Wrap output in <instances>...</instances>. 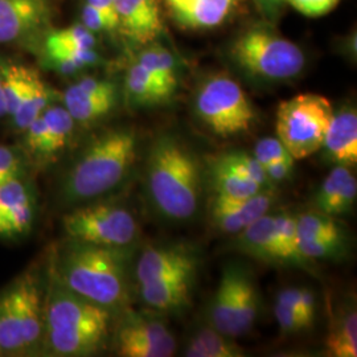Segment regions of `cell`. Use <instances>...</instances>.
<instances>
[{"label":"cell","mask_w":357,"mask_h":357,"mask_svg":"<svg viewBox=\"0 0 357 357\" xmlns=\"http://www.w3.org/2000/svg\"><path fill=\"white\" fill-rule=\"evenodd\" d=\"M112 321L113 311L73 293L48 268L43 354L61 357L96 355L106 344Z\"/></svg>","instance_id":"cell-1"},{"label":"cell","mask_w":357,"mask_h":357,"mask_svg":"<svg viewBox=\"0 0 357 357\" xmlns=\"http://www.w3.org/2000/svg\"><path fill=\"white\" fill-rule=\"evenodd\" d=\"M128 248H110L68 238L53 250L50 268L69 290L114 311L128 299Z\"/></svg>","instance_id":"cell-2"},{"label":"cell","mask_w":357,"mask_h":357,"mask_svg":"<svg viewBox=\"0 0 357 357\" xmlns=\"http://www.w3.org/2000/svg\"><path fill=\"white\" fill-rule=\"evenodd\" d=\"M137 151V135L128 128L96 137L66 171L59 192L61 203H89L119 187L135 165Z\"/></svg>","instance_id":"cell-3"},{"label":"cell","mask_w":357,"mask_h":357,"mask_svg":"<svg viewBox=\"0 0 357 357\" xmlns=\"http://www.w3.org/2000/svg\"><path fill=\"white\" fill-rule=\"evenodd\" d=\"M146 162V187L156 211L178 221L195 216L202 171L191 150L175 137L162 135L153 142Z\"/></svg>","instance_id":"cell-4"},{"label":"cell","mask_w":357,"mask_h":357,"mask_svg":"<svg viewBox=\"0 0 357 357\" xmlns=\"http://www.w3.org/2000/svg\"><path fill=\"white\" fill-rule=\"evenodd\" d=\"M333 116L330 100L314 93L298 94L282 101L277 110V138L284 144L294 160L318 153Z\"/></svg>","instance_id":"cell-5"},{"label":"cell","mask_w":357,"mask_h":357,"mask_svg":"<svg viewBox=\"0 0 357 357\" xmlns=\"http://www.w3.org/2000/svg\"><path fill=\"white\" fill-rule=\"evenodd\" d=\"M230 56L243 72L268 81L298 76L305 68V54L293 41L266 29H249L234 40Z\"/></svg>","instance_id":"cell-6"},{"label":"cell","mask_w":357,"mask_h":357,"mask_svg":"<svg viewBox=\"0 0 357 357\" xmlns=\"http://www.w3.org/2000/svg\"><path fill=\"white\" fill-rule=\"evenodd\" d=\"M196 112L221 138L248 132L255 121V107L238 82L227 75L205 79L196 96Z\"/></svg>","instance_id":"cell-7"},{"label":"cell","mask_w":357,"mask_h":357,"mask_svg":"<svg viewBox=\"0 0 357 357\" xmlns=\"http://www.w3.org/2000/svg\"><path fill=\"white\" fill-rule=\"evenodd\" d=\"M70 240L110 248H130L138 237V222L125 206L112 203L79 205L63 218Z\"/></svg>","instance_id":"cell-8"},{"label":"cell","mask_w":357,"mask_h":357,"mask_svg":"<svg viewBox=\"0 0 357 357\" xmlns=\"http://www.w3.org/2000/svg\"><path fill=\"white\" fill-rule=\"evenodd\" d=\"M115 344L123 357H169L176 351V339L166 323L141 314H128L116 332Z\"/></svg>","instance_id":"cell-9"},{"label":"cell","mask_w":357,"mask_h":357,"mask_svg":"<svg viewBox=\"0 0 357 357\" xmlns=\"http://www.w3.org/2000/svg\"><path fill=\"white\" fill-rule=\"evenodd\" d=\"M199 255L185 243L147 248L137 261L135 280L139 284L165 281L175 277L196 275Z\"/></svg>","instance_id":"cell-10"},{"label":"cell","mask_w":357,"mask_h":357,"mask_svg":"<svg viewBox=\"0 0 357 357\" xmlns=\"http://www.w3.org/2000/svg\"><path fill=\"white\" fill-rule=\"evenodd\" d=\"M17 317L26 356L43 355L44 296L36 274L26 271L13 282Z\"/></svg>","instance_id":"cell-11"},{"label":"cell","mask_w":357,"mask_h":357,"mask_svg":"<svg viewBox=\"0 0 357 357\" xmlns=\"http://www.w3.org/2000/svg\"><path fill=\"white\" fill-rule=\"evenodd\" d=\"M36 217V196L26 176L0 184V238L26 236Z\"/></svg>","instance_id":"cell-12"},{"label":"cell","mask_w":357,"mask_h":357,"mask_svg":"<svg viewBox=\"0 0 357 357\" xmlns=\"http://www.w3.org/2000/svg\"><path fill=\"white\" fill-rule=\"evenodd\" d=\"M47 0H0V43L26 38L47 23Z\"/></svg>","instance_id":"cell-13"},{"label":"cell","mask_w":357,"mask_h":357,"mask_svg":"<svg viewBox=\"0 0 357 357\" xmlns=\"http://www.w3.org/2000/svg\"><path fill=\"white\" fill-rule=\"evenodd\" d=\"M118 26L137 44H150L162 33L158 0H114Z\"/></svg>","instance_id":"cell-14"},{"label":"cell","mask_w":357,"mask_h":357,"mask_svg":"<svg viewBox=\"0 0 357 357\" xmlns=\"http://www.w3.org/2000/svg\"><path fill=\"white\" fill-rule=\"evenodd\" d=\"M171 16L190 29L222 24L238 6V0H163Z\"/></svg>","instance_id":"cell-15"},{"label":"cell","mask_w":357,"mask_h":357,"mask_svg":"<svg viewBox=\"0 0 357 357\" xmlns=\"http://www.w3.org/2000/svg\"><path fill=\"white\" fill-rule=\"evenodd\" d=\"M323 147L333 162L352 167L357 163V114L354 107L333 113Z\"/></svg>","instance_id":"cell-16"},{"label":"cell","mask_w":357,"mask_h":357,"mask_svg":"<svg viewBox=\"0 0 357 357\" xmlns=\"http://www.w3.org/2000/svg\"><path fill=\"white\" fill-rule=\"evenodd\" d=\"M236 249L264 262L281 264L274 216L266 213L238 231Z\"/></svg>","instance_id":"cell-17"},{"label":"cell","mask_w":357,"mask_h":357,"mask_svg":"<svg viewBox=\"0 0 357 357\" xmlns=\"http://www.w3.org/2000/svg\"><path fill=\"white\" fill-rule=\"evenodd\" d=\"M274 202L273 192L270 188H264L231 209L211 208V217L213 225L225 233L237 234L257 218L266 215Z\"/></svg>","instance_id":"cell-18"},{"label":"cell","mask_w":357,"mask_h":357,"mask_svg":"<svg viewBox=\"0 0 357 357\" xmlns=\"http://www.w3.org/2000/svg\"><path fill=\"white\" fill-rule=\"evenodd\" d=\"M196 275L175 277L139 284L143 302L160 312H174L188 305Z\"/></svg>","instance_id":"cell-19"},{"label":"cell","mask_w":357,"mask_h":357,"mask_svg":"<svg viewBox=\"0 0 357 357\" xmlns=\"http://www.w3.org/2000/svg\"><path fill=\"white\" fill-rule=\"evenodd\" d=\"M238 266L231 265L224 268L216 293L209 307V323L217 331L234 336V307H236V283Z\"/></svg>","instance_id":"cell-20"},{"label":"cell","mask_w":357,"mask_h":357,"mask_svg":"<svg viewBox=\"0 0 357 357\" xmlns=\"http://www.w3.org/2000/svg\"><path fill=\"white\" fill-rule=\"evenodd\" d=\"M116 96H98L81 89L77 84L65 91V109L75 122L89 125L109 114L115 105Z\"/></svg>","instance_id":"cell-21"},{"label":"cell","mask_w":357,"mask_h":357,"mask_svg":"<svg viewBox=\"0 0 357 357\" xmlns=\"http://www.w3.org/2000/svg\"><path fill=\"white\" fill-rule=\"evenodd\" d=\"M0 356H26L13 284L0 294Z\"/></svg>","instance_id":"cell-22"},{"label":"cell","mask_w":357,"mask_h":357,"mask_svg":"<svg viewBox=\"0 0 357 357\" xmlns=\"http://www.w3.org/2000/svg\"><path fill=\"white\" fill-rule=\"evenodd\" d=\"M259 312V295L253 278L238 266L236 283L234 336H243L255 326Z\"/></svg>","instance_id":"cell-23"},{"label":"cell","mask_w":357,"mask_h":357,"mask_svg":"<svg viewBox=\"0 0 357 357\" xmlns=\"http://www.w3.org/2000/svg\"><path fill=\"white\" fill-rule=\"evenodd\" d=\"M125 90L128 102L137 106L159 105L172 97L138 61L128 68Z\"/></svg>","instance_id":"cell-24"},{"label":"cell","mask_w":357,"mask_h":357,"mask_svg":"<svg viewBox=\"0 0 357 357\" xmlns=\"http://www.w3.org/2000/svg\"><path fill=\"white\" fill-rule=\"evenodd\" d=\"M43 118L47 126V149H45V165L51 163L60 153L64 151L72 141L75 132V119L65 106L50 105Z\"/></svg>","instance_id":"cell-25"},{"label":"cell","mask_w":357,"mask_h":357,"mask_svg":"<svg viewBox=\"0 0 357 357\" xmlns=\"http://www.w3.org/2000/svg\"><path fill=\"white\" fill-rule=\"evenodd\" d=\"M188 357H243L245 351L237 344L233 337L215 327H202L192 336L185 349Z\"/></svg>","instance_id":"cell-26"},{"label":"cell","mask_w":357,"mask_h":357,"mask_svg":"<svg viewBox=\"0 0 357 357\" xmlns=\"http://www.w3.org/2000/svg\"><path fill=\"white\" fill-rule=\"evenodd\" d=\"M53 93L50 86L44 82L36 70L32 72L24 97L16 112L13 113V119L15 128L19 131L33 122L38 116L44 113V110L51 105Z\"/></svg>","instance_id":"cell-27"},{"label":"cell","mask_w":357,"mask_h":357,"mask_svg":"<svg viewBox=\"0 0 357 357\" xmlns=\"http://www.w3.org/2000/svg\"><path fill=\"white\" fill-rule=\"evenodd\" d=\"M326 351L333 357L357 356V314L354 307L347 308L332 321L326 337Z\"/></svg>","instance_id":"cell-28"},{"label":"cell","mask_w":357,"mask_h":357,"mask_svg":"<svg viewBox=\"0 0 357 357\" xmlns=\"http://www.w3.org/2000/svg\"><path fill=\"white\" fill-rule=\"evenodd\" d=\"M138 63L144 66L153 79L174 96L178 88V68L172 53L165 47L153 44L142 52Z\"/></svg>","instance_id":"cell-29"},{"label":"cell","mask_w":357,"mask_h":357,"mask_svg":"<svg viewBox=\"0 0 357 357\" xmlns=\"http://www.w3.org/2000/svg\"><path fill=\"white\" fill-rule=\"evenodd\" d=\"M211 178L217 196L231 199H246L264 190L259 184L249 178H243L233 172L229 167L221 163L217 158L211 160Z\"/></svg>","instance_id":"cell-30"},{"label":"cell","mask_w":357,"mask_h":357,"mask_svg":"<svg viewBox=\"0 0 357 357\" xmlns=\"http://www.w3.org/2000/svg\"><path fill=\"white\" fill-rule=\"evenodd\" d=\"M296 218V233L299 240L344 241L343 231L337 222L321 212H306Z\"/></svg>","instance_id":"cell-31"},{"label":"cell","mask_w":357,"mask_h":357,"mask_svg":"<svg viewBox=\"0 0 357 357\" xmlns=\"http://www.w3.org/2000/svg\"><path fill=\"white\" fill-rule=\"evenodd\" d=\"M33 69L23 65L7 64L0 68L1 90L7 115L13 116L22 102Z\"/></svg>","instance_id":"cell-32"},{"label":"cell","mask_w":357,"mask_h":357,"mask_svg":"<svg viewBox=\"0 0 357 357\" xmlns=\"http://www.w3.org/2000/svg\"><path fill=\"white\" fill-rule=\"evenodd\" d=\"M275 233L280 248L281 264L305 265L307 261L301 255L298 248V233H296V218L289 213H281L274 216Z\"/></svg>","instance_id":"cell-33"},{"label":"cell","mask_w":357,"mask_h":357,"mask_svg":"<svg viewBox=\"0 0 357 357\" xmlns=\"http://www.w3.org/2000/svg\"><path fill=\"white\" fill-rule=\"evenodd\" d=\"M217 159L229 167L233 172L245 178H249L259 184L264 188H270L271 183L268 181L266 172L264 166L255 159L253 155H248L246 153L233 151V153H224L221 156H217Z\"/></svg>","instance_id":"cell-34"},{"label":"cell","mask_w":357,"mask_h":357,"mask_svg":"<svg viewBox=\"0 0 357 357\" xmlns=\"http://www.w3.org/2000/svg\"><path fill=\"white\" fill-rule=\"evenodd\" d=\"M47 53L61 73H75L77 70L97 64L98 54L94 50H70V48H50Z\"/></svg>","instance_id":"cell-35"},{"label":"cell","mask_w":357,"mask_h":357,"mask_svg":"<svg viewBox=\"0 0 357 357\" xmlns=\"http://www.w3.org/2000/svg\"><path fill=\"white\" fill-rule=\"evenodd\" d=\"M96 45V38L86 26H68L64 29L56 31L51 33L45 48H70V50H93Z\"/></svg>","instance_id":"cell-36"},{"label":"cell","mask_w":357,"mask_h":357,"mask_svg":"<svg viewBox=\"0 0 357 357\" xmlns=\"http://www.w3.org/2000/svg\"><path fill=\"white\" fill-rule=\"evenodd\" d=\"M352 175L351 168L347 166L337 165L328 174V176L324 178L319 192L317 195L315 204L318 206L319 212L328 215L331 205L333 204L335 199L337 197L339 192L342 191L347 178ZM330 216V215H328Z\"/></svg>","instance_id":"cell-37"},{"label":"cell","mask_w":357,"mask_h":357,"mask_svg":"<svg viewBox=\"0 0 357 357\" xmlns=\"http://www.w3.org/2000/svg\"><path fill=\"white\" fill-rule=\"evenodd\" d=\"M29 165L22 149L0 144V184L26 176Z\"/></svg>","instance_id":"cell-38"},{"label":"cell","mask_w":357,"mask_h":357,"mask_svg":"<svg viewBox=\"0 0 357 357\" xmlns=\"http://www.w3.org/2000/svg\"><path fill=\"white\" fill-rule=\"evenodd\" d=\"M344 241H319V240H299L298 248L303 258L308 259H320L331 258L342 253Z\"/></svg>","instance_id":"cell-39"},{"label":"cell","mask_w":357,"mask_h":357,"mask_svg":"<svg viewBox=\"0 0 357 357\" xmlns=\"http://www.w3.org/2000/svg\"><path fill=\"white\" fill-rule=\"evenodd\" d=\"M253 156L264 167L268 163L278 160V159L293 158L287 151V149L284 147V144L278 138H273V137L262 138L261 141L258 142L255 144Z\"/></svg>","instance_id":"cell-40"},{"label":"cell","mask_w":357,"mask_h":357,"mask_svg":"<svg viewBox=\"0 0 357 357\" xmlns=\"http://www.w3.org/2000/svg\"><path fill=\"white\" fill-rule=\"evenodd\" d=\"M274 315L278 321L282 331L284 333H298L303 330H310V326L307 324L306 320L303 319L302 315L295 312L291 308L275 301L274 306Z\"/></svg>","instance_id":"cell-41"},{"label":"cell","mask_w":357,"mask_h":357,"mask_svg":"<svg viewBox=\"0 0 357 357\" xmlns=\"http://www.w3.org/2000/svg\"><path fill=\"white\" fill-rule=\"evenodd\" d=\"M356 197L357 181L355 175L352 174L349 178H347L342 191L339 192L337 197L335 199L328 215L332 217L339 216V215H344L347 212H349L356 202Z\"/></svg>","instance_id":"cell-42"},{"label":"cell","mask_w":357,"mask_h":357,"mask_svg":"<svg viewBox=\"0 0 357 357\" xmlns=\"http://www.w3.org/2000/svg\"><path fill=\"white\" fill-rule=\"evenodd\" d=\"M296 11L310 17H318L332 10L339 4L340 0H287Z\"/></svg>","instance_id":"cell-43"},{"label":"cell","mask_w":357,"mask_h":357,"mask_svg":"<svg viewBox=\"0 0 357 357\" xmlns=\"http://www.w3.org/2000/svg\"><path fill=\"white\" fill-rule=\"evenodd\" d=\"M294 160L293 158H283V159H278L273 163H268L265 168L266 176H268L270 183H280L291 175L294 169Z\"/></svg>","instance_id":"cell-44"},{"label":"cell","mask_w":357,"mask_h":357,"mask_svg":"<svg viewBox=\"0 0 357 357\" xmlns=\"http://www.w3.org/2000/svg\"><path fill=\"white\" fill-rule=\"evenodd\" d=\"M82 22H84V26H86L91 32L114 29V26H112V23L103 16L102 13L97 11L88 3L85 4V7L82 10Z\"/></svg>","instance_id":"cell-45"},{"label":"cell","mask_w":357,"mask_h":357,"mask_svg":"<svg viewBox=\"0 0 357 357\" xmlns=\"http://www.w3.org/2000/svg\"><path fill=\"white\" fill-rule=\"evenodd\" d=\"M86 3L102 13L103 16L112 23V26L114 28L118 26V13L115 8L114 0H86Z\"/></svg>","instance_id":"cell-46"},{"label":"cell","mask_w":357,"mask_h":357,"mask_svg":"<svg viewBox=\"0 0 357 357\" xmlns=\"http://www.w3.org/2000/svg\"><path fill=\"white\" fill-rule=\"evenodd\" d=\"M301 296H302V307L305 317L308 323L312 326L315 321V314H317V301L315 294L310 289H301Z\"/></svg>","instance_id":"cell-47"},{"label":"cell","mask_w":357,"mask_h":357,"mask_svg":"<svg viewBox=\"0 0 357 357\" xmlns=\"http://www.w3.org/2000/svg\"><path fill=\"white\" fill-rule=\"evenodd\" d=\"M4 115H7V110H6V102H4L3 90H1V78H0V118Z\"/></svg>","instance_id":"cell-48"},{"label":"cell","mask_w":357,"mask_h":357,"mask_svg":"<svg viewBox=\"0 0 357 357\" xmlns=\"http://www.w3.org/2000/svg\"><path fill=\"white\" fill-rule=\"evenodd\" d=\"M274 1H277V0H274Z\"/></svg>","instance_id":"cell-49"}]
</instances>
